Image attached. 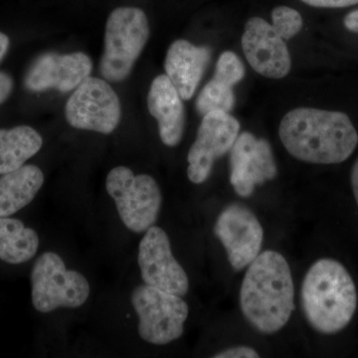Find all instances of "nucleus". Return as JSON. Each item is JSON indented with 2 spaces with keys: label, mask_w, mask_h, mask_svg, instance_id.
Here are the masks:
<instances>
[{
  "label": "nucleus",
  "mask_w": 358,
  "mask_h": 358,
  "mask_svg": "<svg viewBox=\"0 0 358 358\" xmlns=\"http://www.w3.org/2000/svg\"><path fill=\"white\" fill-rule=\"evenodd\" d=\"M279 136L289 155L313 164L345 162L358 145V134L352 120L336 110L301 107L282 117Z\"/></svg>",
  "instance_id": "1"
},
{
  "label": "nucleus",
  "mask_w": 358,
  "mask_h": 358,
  "mask_svg": "<svg viewBox=\"0 0 358 358\" xmlns=\"http://www.w3.org/2000/svg\"><path fill=\"white\" fill-rule=\"evenodd\" d=\"M247 268L240 288L244 317L259 333H278L294 310L291 268L285 257L273 250L259 254Z\"/></svg>",
  "instance_id": "2"
},
{
  "label": "nucleus",
  "mask_w": 358,
  "mask_h": 358,
  "mask_svg": "<svg viewBox=\"0 0 358 358\" xmlns=\"http://www.w3.org/2000/svg\"><path fill=\"white\" fill-rule=\"evenodd\" d=\"M303 317L317 333L334 334L350 324L357 308V291L343 264L324 258L306 273L301 288Z\"/></svg>",
  "instance_id": "3"
},
{
  "label": "nucleus",
  "mask_w": 358,
  "mask_h": 358,
  "mask_svg": "<svg viewBox=\"0 0 358 358\" xmlns=\"http://www.w3.org/2000/svg\"><path fill=\"white\" fill-rule=\"evenodd\" d=\"M150 37L147 15L136 7H119L106 24L105 48L100 62L101 75L110 82L129 76Z\"/></svg>",
  "instance_id": "4"
},
{
  "label": "nucleus",
  "mask_w": 358,
  "mask_h": 358,
  "mask_svg": "<svg viewBox=\"0 0 358 358\" xmlns=\"http://www.w3.org/2000/svg\"><path fill=\"white\" fill-rule=\"evenodd\" d=\"M106 188L129 231L141 234L157 222L162 195L152 176L134 174L129 167L117 166L108 173Z\"/></svg>",
  "instance_id": "5"
},
{
  "label": "nucleus",
  "mask_w": 358,
  "mask_h": 358,
  "mask_svg": "<svg viewBox=\"0 0 358 358\" xmlns=\"http://www.w3.org/2000/svg\"><path fill=\"white\" fill-rule=\"evenodd\" d=\"M30 280L33 307L42 313L82 307L91 293L85 275L68 270L63 259L54 252H45L37 259Z\"/></svg>",
  "instance_id": "6"
},
{
  "label": "nucleus",
  "mask_w": 358,
  "mask_h": 358,
  "mask_svg": "<svg viewBox=\"0 0 358 358\" xmlns=\"http://www.w3.org/2000/svg\"><path fill=\"white\" fill-rule=\"evenodd\" d=\"M131 301L140 320L138 334L143 341L166 345L182 336L189 315L182 296L145 284L134 289Z\"/></svg>",
  "instance_id": "7"
},
{
  "label": "nucleus",
  "mask_w": 358,
  "mask_h": 358,
  "mask_svg": "<svg viewBox=\"0 0 358 358\" xmlns=\"http://www.w3.org/2000/svg\"><path fill=\"white\" fill-rule=\"evenodd\" d=\"M119 96L105 80L87 78L75 89L65 107L66 120L73 128L110 134L121 121Z\"/></svg>",
  "instance_id": "8"
},
{
  "label": "nucleus",
  "mask_w": 358,
  "mask_h": 358,
  "mask_svg": "<svg viewBox=\"0 0 358 358\" xmlns=\"http://www.w3.org/2000/svg\"><path fill=\"white\" fill-rule=\"evenodd\" d=\"M240 128L229 113L214 110L203 115L187 155V176L192 183L201 185L209 178L216 160L230 152Z\"/></svg>",
  "instance_id": "9"
},
{
  "label": "nucleus",
  "mask_w": 358,
  "mask_h": 358,
  "mask_svg": "<svg viewBox=\"0 0 358 358\" xmlns=\"http://www.w3.org/2000/svg\"><path fill=\"white\" fill-rule=\"evenodd\" d=\"M138 263L145 285L180 296L187 294V274L174 258L169 238L162 228L154 225L145 232L138 246Z\"/></svg>",
  "instance_id": "10"
},
{
  "label": "nucleus",
  "mask_w": 358,
  "mask_h": 358,
  "mask_svg": "<svg viewBox=\"0 0 358 358\" xmlns=\"http://www.w3.org/2000/svg\"><path fill=\"white\" fill-rule=\"evenodd\" d=\"M214 232L222 243L231 267L242 271L261 253L264 230L260 221L249 208L231 204L219 214Z\"/></svg>",
  "instance_id": "11"
},
{
  "label": "nucleus",
  "mask_w": 358,
  "mask_h": 358,
  "mask_svg": "<svg viewBox=\"0 0 358 358\" xmlns=\"http://www.w3.org/2000/svg\"><path fill=\"white\" fill-rule=\"evenodd\" d=\"M270 143L249 131L239 134L230 150V183L239 196H251L257 185L277 178Z\"/></svg>",
  "instance_id": "12"
},
{
  "label": "nucleus",
  "mask_w": 358,
  "mask_h": 358,
  "mask_svg": "<svg viewBox=\"0 0 358 358\" xmlns=\"http://www.w3.org/2000/svg\"><path fill=\"white\" fill-rule=\"evenodd\" d=\"M93 63L83 52L42 54L33 61L24 77V86L33 93L57 90L68 93L91 75Z\"/></svg>",
  "instance_id": "13"
},
{
  "label": "nucleus",
  "mask_w": 358,
  "mask_h": 358,
  "mask_svg": "<svg viewBox=\"0 0 358 358\" xmlns=\"http://www.w3.org/2000/svg\"><path fill=\"white\" fill-rule=\"evenodd\" d=\"M241 44L249 65L261 76L279 80L291 71L292 59L286 42L263 18L255 16L247 21Z\"/></svg>",
  "instance_id": "14"
},
{
  "label": "nucleus",
  "mask_w": 358,
  "mask_h": 358,
  "mask_svg": "<svg viewBox=\"0 0 358 358\" xmlns=\"http://www.w3.org/2000/svg\"><path fill=\"white\" fill-rule=\"evenodd\" d=\"M211 56L209 47L196 46L185 39L176 40L169 46L164 70L182 100H190L194 96Z\"/></svg>",
  "instance_id": "15"
},
{
  "label": "nucleus",
  "mask_w": 358,
  "mask_h": 358,
  "mask_svg": "<svg viewBox=\"0 0 358 358\" xmlns=\"http://www.w3.org/2000/svg\"><path fill=\"white\" fill-rule=\"evenodd\" d=\"M182 98L166 75L155 78L148 95V108L159 124L160 140L174 148L182 140L185 114Z\"/></svg>",
  "instance_id": "16"
},
{
  "label": "nucleus",
  "mask_w": 358,
  "mask_h": 358,
  "mask_svg": "<svg viewBox=\"0 0 358 358\" xmlns=\"http://www.w3.org/2000/svg\"><path fill=\"white\" fill-rule=\"evenodd\" d=\"M38 166L24 164L0 176V217H9L29 205L44 185Z\"/></svg>",
  "instance_id": "17"
},
{
  "label": "nucleus",
  "mask_w": 358,
  "mask_h": 358,
  "mask_svg": "<svg viewBox=\"0 0 358 358\" xmlns=\"http://www.w3.org/2000/svg\"><path fill=\"white\" fill-rule=\"evenodd\" d=\"M41 134L28 126L0 129V176L24 166L41 150Z\"/></svg>",
  "instance_id": "18"
},
{
  "label": "nucleus",
  "mask_w": 358,
  "mask_h": 358,
  "mask_svg": "<svg viewBox=\"0 0 358 358\" xmlns=\"http://www.w3.org/2000/svg\"><path fill=\"white\" fill-rule=\"evenodd\" d=\"M38 248L36 231L26 227L18 219L0 217V260L20 265L31 260Z\"/></svg>",
  "instance_id": "19"
},
{
  "label": "nucleus",
  "mask_w": 358,
  "mask_h": 358,
  "mask_svg": "<svg viewBox=\"0 0 358 358\" xmlns=\"http://www.w3.org/2000/svg\"><path fill=\"white\" fill-rule=\"evenodd\" d=\"M234 106L233 87L228 86L214 78L205 85L195 102L197 112L201 115L214 110L230 113Z\"/></svg>",
  "instance_id": "20"
},
{
  "label": "nucleus",
  "mask_w": 358,
  "mask_h": 358,
  "mask_svg": "<svg viewBox=\"0 0 358 358\" xmlns=\"http://www.w3.org/2000/svg\"><path fill=\"white\" fill-rule=\"evenodd\" d=\"M272 26L284 40H289L301 31L303 20L301 13L289 6H277L272 11Z\"/></svg>",
  "instance_id": "21"
},
{
  "label": "nucleus",
  "mask_w": 358,
  "mask_h": 358,
  "mask_svg": "<svg viewBox=\"0 0 358 358\" xmlns=\"http://www.w3.org/2000/svg\"><path fill=\"white\" fill-rule=\"evenodd\" d=\"M245 73L246 70L243 62L237 54L225 51L219 56L213 78L228 86L234 87L243 80Z\"/></svg>",
  "instance_id": "22"
},
{
  "label": "nucleus",
  "mask_w": 358,
  "mask_h": 358,
  "mask_svg": "<svg viewBox=\"0 0 358 358\" xmlns=\"http://www.w3.org/2000/svg\"><path fill=\"white\" fill-rule=\"evenodd\" d=\"M215 358H258L259 353L250 346H234L213 355Z\"/></svg>",
  "instance_id": "23"
},
{
  "label": "nucleus",
  "mask_w": 358,
  "mask_h": 358,
  "mask_svg": "<svg viewBox=\"0 0 358 358\" xmlns=\"http://www.w3.org/2000/svg\"><path fill=\"white\" fill-rule=\"evenodd\" d=\"M303 3L317 8H343L358 4V0H301Z\"/></svg>",
  "instance_id": "24"
},
{
  "label": "nucleus",
  "mask_w": 358,
  "mask_h": 358,
  "mask_svg": "<svg viewBox=\"0 0 358 358\" xmlns=\"http://www.w3.org/2000/svg\"><path fill=\"white\" fill-rule=\"evenodd\" d=\"M13 90V80L6 73L0 72V105L6 102Z\"/></svg>",
  "instance_id": "25"
},
{
  "label": "nucleus",
  "mask_w": 358,
  "mask_h": 358,
  "mask_svg": "<svg viewBox=\"0 0 358 358\" xmlns=\"http://www.w3.org/2000/svg\"><path fill=\"white\" fill-rule=\"evenodd\" d=\"M343 25L348 31L358 34V9L348 13L343 18Z\"/></svg>",
  "instance_id": "26"
},
{
  "label": "nucleus",
  "mask_w": 358,
  "mask_h": 358,
  "mask_svg": "<svg viewBox=\"0 0 358 358\" xmlns=\"http://www.w3.org/2000/svg\"><path fill=\"white\" fill-rule=\"evenodd\" d=\"M350 182H352V188L353 195H355V201H357L358 207V159L355 160L350 173Z\"/></svg>",
  "instance_id": "27"
},
{
  "label": "nucleus",
  "mask_w": 358,
  "mask_h": 358,
  "mask_svg": "<svg viewBox=\"0 0 358 358\" xmlns=\"http://www.w3.org/2000/svg\"><path fill=\"white\" fill-rule=\"evenodd\" d=\"M9 45H10V41H9L8 36L4 33L0 32V62L6 57Z\"/></svg>",
  "instance_id": "28"
}]
</instances>
